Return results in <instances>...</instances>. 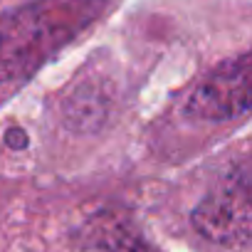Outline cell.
<instances>
[{
	"label": "cell",
	"instance_id": "6da1fadb",
	"mask_svg": "<svg viewBox=\"0 0 252 252\" xmlns=\"http://www.w3.org/2000/svg\"><path fill=\"white\" fill-rule=\"evenodd\" d=\"M114 0H30L0 15V82L25 79L89 30Z\"/></svg>",
	"mask_w": 252,
	"mask_h": 252
},
{
	"label": "cell",
	"instance_id": "7a4b0ae2",
	"mask_svg": "<svg viewBox=\"0 0 252 252\" xmlns=\"http://www.w3.org/2000/svg\"><path fill=\"white\" fill-rule=\"evenodd\" d=\"M190 220L198 235L215 245L252 242V156H245L215 181Z\"/></svg>",
	"mask_w": 252,
	"mask_h": 252
},
{
	"label": "cell",
	"instance_id": "3957f363",
	"mask_svg": "<svg viewBox=\"0 0 252 252\" xmlns=\"http://www.w3.org/2000/svg\"><path fill=\"white\" fill-rule=\"evenodd\" d=\"M186 109L203 121H227L252 111V50L208 72L190 92Z\"/></svg>",
	"mask_w": 252,
	"mask_h": 252
},
{
	"label": "cell",
	"instance_id": "277c9868",
	"mask_svg": "<svg viewBox=\"0 0 252 252\" xmlns=\"http://www.w3.org/2000/svg\"><path fill=\"white\" fill-rule=\"evenodd\" d=\"M84 252H158L119 222H92Z\"/></svg>",
	"mask_w": 252,
	"mask_h": 252
}]
</instances>
